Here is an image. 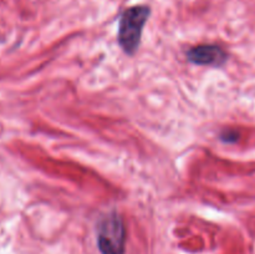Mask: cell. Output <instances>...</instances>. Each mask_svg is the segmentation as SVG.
<instances>
[{"mask_svg": "<svg viewBox=\"0 0 255 254\" xmlns=\"http://www.w3.org/2000/svg\"><path fill=\"white\" fill-rule=\"evenodd\" d=\"M187 59L202 66H221L228 59L227 51L218 45H198L187 51Z\"/></svg>", "mask_w": 255, "mask_h": 254, "instance_id": "3", "label": "cell"}, {"mask_svg": "<svg viewBox=\"0 0 255 254\" xmlns=\"http://www.w3.org/2000/svg\"><path fill=\"white\" fill-rule=\"evenodd\" d=\"M97 247L101 254H125L126 228L116 212L106 214L97 223Z\"/></svg>", "mask_w": 255, "mask_h": 254, "instance_id": "2", "label": "cell"}, {"mask_svg": "<svg viewBox=\"0 0 255 254\" xmlns=\"http://www.w3.org/2000/svg\"><path fill=\"white\" fill-rule=\"evenodd\" d=\"M151 9L146 5H137L124 11L120 19L119 42L125 52L133 55L141 42L142 31L148 20Z\"/></svg>", "mask_w": 255, "mask_h": 254, "instance_id": "1", "label": "cell"}]
</instances>
